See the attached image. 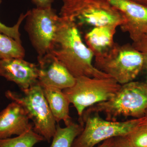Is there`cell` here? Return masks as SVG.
I'll return each mask as SVG.
<instances>
[{
  "mask_svg": "<svg viewBox=\"0 0 147 147\" xmlns=\"http://www.w3.org/2000/svg\"><path fill=\"white\" fill-rule=\"evenodd\" d=\"M121 85L112 78L81 76L75 78L73 86L62 90L76 108L80 119L84 110L96 103L109 100L119 90Z\"/></svg>",
  "mask_w": 147,
  "mask_h": 147,
  "instance_id": "52a82bcc",
  "label": "cell"
},
{
  "mask_svg": "<svg viewBox=\"0 0 147 147\" xmlns=\"http://www.w3.org/2000/svg\"><path fill=\"white\" fill-rule=\"evenodd\" d=\"M109 147H133L126 136L111 138Z\"/></svg>",
  "mask_w": 147,
  "mask_h": 147,
  "instance_id": "44dd1931",
  "label": "cell"
},
{
  "mask_svg": "<svg viewBox=\"0 0 147 147\" xmlns=\"http://www.w3.org/2000/svg\"><path fill=\"white\" fill-rule=\"evenodd\" d=\"M23 93L7 90L6 97L18 103L24 108L29 119L33 123V129L50 143L56 129V121L45 97L42 86L38 82Z\"/></svg>",
  "mask_w": 147,
  "mask_h": 147,
  "instance_id": "8992f818",
  "label": "cell"
},
{
  "mask_svg": "<svg viewBox=\"0 0 147 147\" xmlns=\"http://www.w3.org/2000/svg\"><path fill=\"white\" fill-rule=\"evenodd\" d=\"M94 113H103L105 119L110 121H117L121 117H145L147 114V83L132 81L121 85L112 98L92 105L83 114Z\"/></svg>",
  "mask_w": 147,
  "mask_h": 147,
  "instance_id": "7a4b0ae2",
  "label": "cell"
},
{
  "mask_svg": "<svg viewBox=\"0 0 147 147\" xmlns=\"http://www.w3.org/2000/svg\"><path fill=\"white\" fill-rule=\"evenodd\" d=\"M146 117L147 118V114H146Z\"/></svg>",
  "mask_w": 147,
  "mask_h": 147,
  "instance_id": "d4e9b609",
  "label": "cell"
},
{
  "mask_svg": "<svg viewBox=\"0 0 147 147\" xmlns=\"http://www.w3.org/2000/svg\"><path fill=\"white\" fill-rule=\"evenodd\" d=\"M30 120L22 106L12 101L0 113V139L19 136L33 129Z\"/></svg>",
  "mask_w": 147,
  "mask_h": 147,
  "instance_id": "7c38bea8",
  "label": "cell"
},
{
  "mask_svg": "<svg viewBox=\"0 0 147 147\" xmlns=\"http://www.w3.org/2000/svg\"><path fill=\"white\" fill-rule=\"evenodd\" d=\"M94 66L121 85L134 81L144 69L142 53L130 44L115 43L107 53L95 58Z\"/></svg>",
  "mask_w": 147,
  "mask_h": 147,
  "instance_id": "277c9868",
  "label": "cell"
},
{
  "mask_svg": "<svg viewBox=\"0 0 147 147\" xmlns=\"http://www.w3.org/2000/svg\"><path fill=\"white\" fill-rule=\"evenodd\" d=\"M59 16L78 26L120 27L123 16L108 0H63Z\"/></svg>",
  "mask_w": 147,
  "mask_h": 147,
  "instance_id": "3957f363",
  "label": "cell"
},
{
  "mask_svg": "<svg viewBox=\"0 0 147 147\" xmlns=\"http://www.w3.org/2000/svg\"><path fill=\"white\" fill-rule=\"evenodd\" d=\"M133 147H147V121L127 136Z\"/></svg>",
  "mask_w": 147,
  "mask_h": 147,
  "instance_id": "ac0fdd59",
  "label": "cell"
},
{
  "mask_svg": "<svg viewBox=\"0 0 147 147\" xmlns=\"http://www.w3.org/2000/svg\"><path fill=\"white\" fill-rule=\"evenodd\" d=\"M129 1L147 7V0H129Z\"/></svg>",
  "mask_w": 147,
  "mask_h": 147,
  "instance_id": "603a6c76",
  "label": "cell"
},
{
  "mask_svg": "<svg viewBox=\"0 0 147 147\" xmlns=\"http://www.w3.org/2000/svg\"><path fill=\"white\" fill-rule=\"evenodd\" d=\"M121 13L125 22L120 28L133 42L147 33V7L129 0H108Z\"/></svg>",
  "mask_w": 147,
  "mask_h": 147,
  "instance_id": "30bf717a",
  "label": "cell"
},
{
  "mask_svg": "<svg viewBox=\"0 0 147 147\" xmlns=\"http://www.w3.org/2000/svg\"><path fill=\"white\" fill-rule=\"evenodd\" d=\"M25 56V50L21 42L0 33V59L24 58Z\"/></svg>",
  "mask_w": 147,
  "mask_h": 147,
  "instance_id": "e0dca14e",
  "label": "cell"
},
{
  "mask_svg": "<svg viewBox=\"0 0 147 147\" xmlns=\"http://www.w3.org/2000/svg\"><path fill=\"white\" fill-rule=\"evenodd\" d=\"M1 3L2 0H0V4ZM27 14V12L25 14L21 13L17 23L13 26H7L0 21V33L12 38L18 42H21L19 28L22 22L26 19Z\"/></svg>",
  "mask_w": 147,
  "mask_h": 147,
  "instance_id": "d6986e66",
  "label": "cell"
},
{
  "mask_svg": "<svg viewBox=\"0 0 147 147\" xmlns=\"http://www.w3.org/2000/svg\"><path fill=\"white\" fill-rule=\"evenodd\" d=\"M38 82L42 86L63 90L73 86L75 78L56 57L49 53L38 56Z\"/></svg>",
  "mask_w": 147,
  "mask_h": 147,
  "instance_id": "9c48e42d",
  "label": "cell"
},
{
  "mask_svg": "<svg viewBox=\"0 0 147 147\" xmlns=\"http://www.w3.org/2000/svg\"><path fill=\"white\" fill-rule=\"evenodd\" d=\"M98 113L83 114L79 123L83 130L74 141L71 147H94L108 139L126 136L147 121L145 116L123 121L103 119Z\"/></svg>",
  "mask_w": 147,
  "mask_h": 147,
  "instance_id": "5b68a950",
  "label": "cell"
},
{
  "mask_svg": "<svg viewBox=\"0 0 147 147\" xmlns=\"http://www.w3.org/2000/svg\"><path fill=\"white\" fill-rule=\"evenodd\" d=\"M132 45L143 55L144 59V69L147 71L146 82L147 83V35L145 34L138 41L133 42Z\"/></svg>",
  "mask_w": 147,
  "mask_h": 147,
  "instance_id": "ffe728a7",
  "label": "cell"
},
{
  "mask_svg": "<svg viewBox=\"0 0 147 147\" xmlns=\"http://www.w3.org/2000/svg\"><path fill=\"white\" fill-rule=\"evenodd\" d=\"M43 94L56 122L63 121L67 126L72 122L69 115L70 102L62 90L51 87L42 86Z\"/></svg>",
  "mask_w": 147,
  "mask_h": 147,
  "instance_id": "5bb4252c",
  "label": "cell"
},
{
  "mask_svg": "<svg viewBox=\"0 0 147 147\" xmlns=\"http://www.w3.org/2000/svg\"><path fill=\"white\" fill-rule=\"evenodd\" d=\"M84 126L72 122L65 127L57 125L50 147H71L74 141L79 136Z\"/></svg>",
  "mask_w": 147,
  "mask_h": 147,
  "instance_id": "9a60e30c",
  "label": "cell"
},
{
  "mask_svg": "<svg viewBox=\"0 0 147 147\" xmlns=\"http://www.w3.org/2000/svg\"><path fill=\"white\" fill-rule=\"evenodd\" d=\"M43 141L44 138L31 129L14 138L0 139V147H33Z\"/></svg>",
  "mask_w": 147,
  "mask_h": 147,
  "instance_id": "2e32d148",
  "label": "cell"
},
{
  "mask_svg": "<svg viewBox=\"0 0 147 147\" xmlns=\"http://www.w3.org/2000/svg\"><path fill=\"white\" fill-rule=\"evenodd\" d=\"M36 8H47L52 7L55 0H30Z\"/></svg>",
  "mask_w": 147,
  "mask_h": 147,
  "instance_id": "7402d4cb",
  "label": "cell"
},
{
  "mask_svg": "<svg viewBox=\"0 0 147 147\" xmlns=\"http://www.w3.org/2000/svg\"><path fill=\"white\" fill-rule=\"evenodd\" d=\"M110 142H111V139L105 140L101 145L98 147H110Z\"/></svg>",
  "mask_w": 147,
  "mask_h": 147,
  "instance_id": "cb8c5ba5",
  "label": "cell"
},
{
  "mask_svg": "<svg viewBox=\"0 0 147 147\" xmlns=\"http://www.w3.org/2000/svg\"><path fill=\"white\" fill-rule=\"evenodd\" d=\"M50 53L63 64L75 78L81 76L111 78L93 65L94 56L83 42L79 27L68 19L60 16Z\"/></svg>",
  "mask_w": 147,
  "mask_h": 147,
  "instance_id": "6da1fadb",
  "label": "cell"
},
{
  "mask_svg": "<svg viewBox=\"0 0 147 147\" xmlns=\"http://www.w3.org/2000/svg\"><path fill=\"white\" fill-rule=\"evenodd\" d=\"M146 34H147V33H146Z\"/></svg>",
  "mask_w": 147,
  "mask_h": 147,
  "instance_id": "484cf974",
  "label": "cell"
},
{
  "mask_svg": "<svg viewBox=\"0 0 147 147\" xmlns=\"http://www.w3.org/2000/svg\"><path fill=\"white\" fill-rule=\"evenodd\" d=\"M38 72L37 65L25 61L24 58L0 59V76L15 83L21 90L38 82Z\"/></svg>",
  "mask_w": 147,
  "mask_h": 147,
  "instance_id": "8fae6325",
  "label": "cell"
},
{
  "mask_svg": "<svg viewBox=\"0 0 147 147\" xmlns=\"http://www.w3.org/2000/svg\"><path fill=\"white\" fill-rule=\"evenodd\" d=\"M117 27L114 26L94 27L85 35L86 45L95 57H99L113 47L114 36Z\"/></svg>",
  "mask_w": 147,
  "mask_h": 147,
  "instance_id": "4fadbf2b",
  "label": "cell"
},
{
  "mask_svg": "<svg viewBox=\"0 0 147 147\" xmlns=\"http://www.w3.org/2000/svg\"><path fill=\"white\" fill-rule=\"evenodd\" d=\"M25 30L38 56L50 53L60 16L52 7L33 8L27 11Z\"/></svg>",
  "mask_w": 147,
  "mask_h": 147,
  "instance_id": "ba28073f",
  "label": "cell"
}]
</instances>
